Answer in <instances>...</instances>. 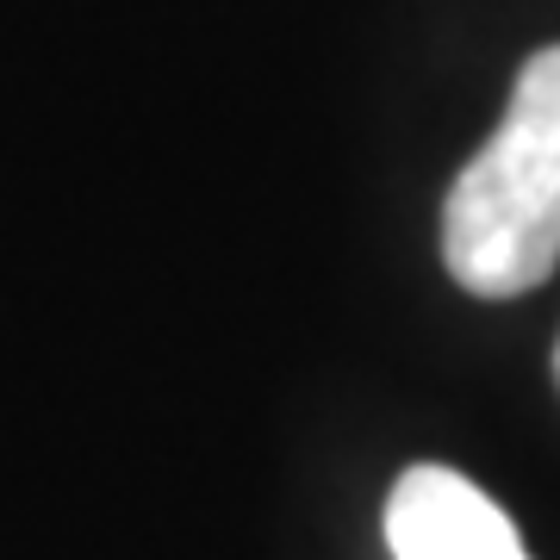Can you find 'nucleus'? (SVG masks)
Returning a JSON list of instances; mask_svg holds the SVG:
<instances>
[{
    "instance_id": "f03ea898",
    "label": "nucleus",
    "mask_w": 560,
    "mask_h": 560,
    "mask_svg": "<svg viewBox=\"0 0 560 560\" xmlns=\"http://www.w3.org/2000/svg\"><path fill=\"white\" fill-rule=\"evenodd\" d=\"M386 548L393 560H529L517 523L467 474L436 460L399 474L386 499Z\"/></svg>"
},
{
    "instance_id": "7ed1b4c3",
    "label": "nucleus",
    "mask_w": 560,
    "mask_h": 560,
    "mask_svg": "<svg viewBox=\"0 0 560 560\" xmlns=\"http://www.w3.org/2000/svg\"><path fill=\"white\" fill-rule=\"evenodd\" d=\"M555 386H560V342H555Z\"/></svg>"
},
{
    "instance_id": "f257e3e1",
    "label": "nucleus",
    "mask_w": 560,
    "mask_h": 560,
    "mask_svg": "<svg viewBox=\"0 0 560 560\" xmlns=\"http://www.w3.org/2000/svg\"><path fill=\"white\" fill-rule=\"evenodd\" d=\"M442 261L474 300H517L560 261V44L517 69L499 131L442 206Z\"/></svg>"
}]
</instances>
